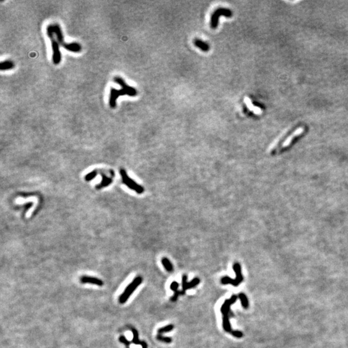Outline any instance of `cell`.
<instances>
[{
	"label": "cell",
	"mask_w": 348,
	"mask_h": 348,
	"mask_svg": "<svg viewBox=\"0 0 348 348\" xmlns=\"http://www.w3.org/2000/svg\"><path fill=\"white\" fill-rule=\"evenodd\" d=\"M233 269L236 275L235 279H232L230 277L227 276L222 277L221 280V282L222 284H230L234 286H237L242 282H243V276L241 273V266L239 263H235L233 266Z\"/></svg>",
	"instance_id": "5b68a950"
},
{
	"label": "cell",
	"mask_w": 348,
	"mask_h": 348,
	"mask_svg": "<svg viewBox=\"0 0 348 348\" xmlns=\"http://www.w3.org/2000/svg\"><path fill=\"white\" fill-rule=\"evenodd\" d=\"M114 81L116 83L121 86V90H116L114 88H111L110 98H109V105L112 108H114L116 106V101L121 95H127L131 97L136 96L137 94V91L132 86H128L125 83L124 80L119 76H115L114 78Z\"/></svg>",
	"instance_id": "6da1fadb"
},
{
	"label": "cell",
	"mask_w": 348,
	"mask_h": 348,
	"mask_svg": "<svg viewBox=\"0 0 348 348\" xmlns=\"http://www.w3.org/2000/svg\"><path fill=\"white\" fill-rule=\"evenodd\" d=\"M200 282V279L197 277L193 279L191 282H187V276L186 275H183L182 279V290L183 291H186L187 289H189L193 288L197 286Z\"/></svg>",
	"instance_id": "ba28073f"
},
{
	"label": "cell",
	"mask_w": 348,
	"mask_h": 348,
	"mask_svg": "<svg viewBox=\"0 0 348 348\" xmlns=\"http://www.w3.org/2000/svg\"><path fill=\"white\" fill-rule=\"evenodd\" d=\"M193 43L195 47L199 48V49H201L203 52H208L210 49V46L208 43L203 41L199 38H195L193 41Z\"/></svg>",
	"instance_id": "30bf717a"
},
{
	"label": "cell",
	"mask_w": 348,
	"mask_h": 348,
	"mask_svg": "<svg viewBox=\"0 0 348 348\" xmlns=\"http://www.w3.org/2000/svg\"><path fill=\"white\" fill-rule=\"evenodd\" d=\"M47 34L50 38L51 41V45H52V49L53 52L52 54V61L54 65H58L61 62V56L60 50V44L58 41L56 40V39L54 37V33L52 32L50 28L47 26Z\"/></svg>",
	"instance_id": "3957f363"
},
{
	"label": "cell",
	"mask_w": 348,
	"mask_h": 348,
	"mask_svg": "<svg viewBox=\"0 0 348 348\" xmlns=\"http://www.w3.org/2000/svg\"><path fill=\"white\" fill-rule=\"evenodd\" d=\"M157 339L159 341L164 342L165 343H171L172 342V338L170 337H163L161 334H157Z\"/></svg>",
	"instance_id": "ac0fdd59"
},
{
	"label": "cell",
	"mask_w": 348,
	"mask_h": 348,
	"mask_svg": "<svg viewBox=\"0 0 348 348\" xmlns=\"http://www.w3.org/2000/svg\"><path fill=\"white\" fill-rule=\"evenodd\" d=\"M230 333H231V334L232 335H233L234 337H237V338H241V337H243V333H242L241 331H234V330H232Z\"/></svg>",
	"instance_id": "44dd1931"
},
{
	"label": "cell",
	"mask_w": 348,
	"mask_h": 348,
	"mask_svg": "<svg viewBox=\"0 0 348 348\" xmlns=\"http://www.w3.org/2000/svg\"><path fill=\"white\" fill-rule=\"evenodd\" d=\"M178 287H179V284L177 282H176V281L172 282V283L170 285V289L174 292H176L177 291Z\"/></svg>",
	"instance_id": "7402d4cb"
},
{
	"label": "cell",
	"mask_w": 348,
	"mask_h": 348,
	"mask_svg": "<svg viewBox=\"0 0 348 348\" xmlns=\"http://www.w3.org/2000/svg\"><path fill=\"white\" fill-rule=\"evenodd\" d=\"M221 16L226 18H231L233 16V12L230 9L223 7L217 8L211 15L210 27L212 29H216L219 25V19Z\"/></svg>",
	"instance_id": "277c9868"
},
{
	"label": "cell",
	"mask_w": 348,
	"mask_h": 348,
	"mask_svg": "<svg viewBox=\"0 0 348 348\" xmlns=\"http://www.w3.org/2000/svg\"><path fill=\"white\" fill-rule=\"evenodd\" d=\"M304 128L303 127H301V128H298L297 130H295V132L292 135H290L289 137H288L286 141H285L282 144V148H286L287 147H288L289 145L290 144V143H292V140L293 139V138L296 137L298 135H301L303 132H304Z\"/></svg>",
	"instance_id": "8fae6325"
},
{
	"label": "cell",
	"mask_w": 348,
	"mask_h": 348,
	"mask_svg": "<svg viewBox=\"0 0 348 348\" xmlns=\"http://www.w3.org/2000/svg\"><path fill=\"white\" fill-rule=\"evenodd\" d=\"M14 67V63L11 60L3 61L0 64V69L1 70H8L12 69Z\"/></svg>",
	"instance_id": "4fadbf2b"
},
{
	"label": "cell",
	"mask_w": 348,
	"mask_h": 348,
	"mask_svg": "<svg viewBox=\"0 0 348 348\" xmlns=\"http://www.w3.org/2000/svg\"><path fill=\"white\" fill-rule=\"evenodd\" d=\"M120 173L122 177L123 182L124 185H127L130 189L135 191L136 193H139V194H141V193L144 192V190L143 187L141 186V185H138V184L137 182H135L132 179L129 177L124 170L121 169V170H120Z\"/></svg>",
	"instance_id": "52a82bcc"
},
{
	"label": "cell",
	"mask_w": 348,
	"mask_h": 348,
	"mask_svg": "<svg viewBox=\"0 0 348 348\" xmlns=\"http://www.w3.org/2000/svg\"><path fill=\"white\" fill-rule=\"evenodd\" d=\"M132 333H133V342L135 344H140L142 346L143 348H147V343L143 341H139V338H138V333L137 331V330H135V329H132Z\"/></svg>",
	"instance_id": "7c38bea8"
},
{
	"label": "cell",
	"mask_w": 348,
	"mask_h": 348,
	"mask_svg": "<svg viewBox=\"0 0 348 348\" xmlns=\"http://www.w3.org/2000/svg\"><path fill=\"white\" fill-rule=\"evenodd\" d=\"M173 325L172 324H170L167 326L165 327H163L162 328H160L159 330H158V334H162V333H167V332H170L173 329Z\"/></svg>",
	"instance_id": "e0dca14e"
},
{
	"label": "cell",
	"mask_w": 348,
	"mask_h": 348,
	"mask_svg": "<svg viewBox=\"0 0 348 348\" xmlns=\"http://www.w3.org/2000/svg\"><path fill=\"white\" fill-rule=\"evenodd\" d=\"M237 299V296L235 295H234L230 299L226 300L224 304H222V307L221 308V312L222 313V315H223V318H222V320H223V321H222V326H223L224 331L226 332L231 333L232 331L230 323L229 321V313L230 311V306L236 302Z\"/></svg>",
	"instance_id": "7a4b0ae2"
},
{
	"label": "cell",
	"mask_w": 348,
	"mask_h": 348,
	"mask_svg": "<svg viewBox=\"0 0 348 348\" xmlns=\"http://www.w3.org/2000/svg\"><path fill=\"white\" fill-rule=\"evenodd\" d=\"M143 281V279L141 277H137L135 279H134L133 281L130 283L128 286L126 288L123 294L119 297V301L121 304H124L126 302L128 301L129 297L131 296L132 293L135 291L136 288L141 284Z\"/></svg>",
	"instance_id": "8992f818"
},
{
	"label": "cell",
	"mask_w": 348,
	"mask_h": 348,
	"mask_svg": "<svg viewBox=\"0 0 348 348\" xmlns=\"http://www.w3.org/2000/svg\"><path fill=\"white\" fill-rule=\"evenodd\" d=\"M80 281L81 283H83V284L90 283L92 284L97 285V286H103V282L102 281V280H100L99 279H98L96 277H93L83 276V277H81Z\"/></svg>",
	"instance_id": "9c48e42d"
},
{
	"label": "cell",
	"mask_w": 348,
	"mask_h": 348,
	"mask_svg": "<svg viewBox=\"0 0 348 348\" xmlns=\"http://www.w3.org/2000/svg\"><path fill=\"white\" fill-rule=\"evenodd\" d=\"M96 176H97V172L96 171L91 172L87 174V175L85 176V180L86 181H90L92 179H94Z\"/></svg>",
	"instance_id": "d6986e66"
},
{
	"label": "cell",
	"mask_w": 348,
	"mask_h": 348,
	"mask_svg": "<svg viewBox=\"0 0 348 348\" xmlns=\"http://www.w3.org/2000/svg\"><path fill=\"white\" fill-rule=\"evenodd\" d=\"M161 262H162V264H163V265L164 268L166 269V271H168V272H172L173 269V265H172V264L171 263L170 261L169 260V259H168L167 258L164 257V258H163V259H162Z\"/></svg>",
	"instance_id": "2e32d148"
},
{
	"label": "cell",
	"mask_w": 348,
	"mask_h": 348,
	"mask_svg": "<svg viewBox=\"0 0 348 348\" xmlns=\"http://www.w3.org/2000/svg\"><path fill=\"white\" fill-rule=\"evenodd\" d=\"M185 293V292L183 291V290L182 291H177L176 292H175V293H174V295L171 298V301L173 302L176 301L179 296L181 295H184Z\"/></svg>",
	"instance_id": "ffe728a7"
},
{
	"label": "cell",
	"mask_w": 348,
	"mask_h": 348,
	"mask_svg": "<svg viewBox=\"0 0 348 348\" xmlns=\"http://www.w3.org/2000/svg\"><path fill=\"white\" fill-rule=\"evenodd\" d=\"M239 298L241 302V305L244 309H248L249 308V301L246 295L243 293H240L239 295Z\"/></svg>",
	"instance_id": "9a60e30c"
},
{
	"label": "cell",
	"mask_w": 348,
	"mask_h": 348,
	"mask_svg": "<svg viewBox=\"0 0 348 348\" xmlns=\"http://www.w3.org/2000/svg\"><path fill=\"white\" fill-rule=\"evenodd\" d=\"M112 181L111 179L110 178H109L108 177L106 176L104 174L102 175V181L99 184V186L98 185L97 186V188H98V189H101V188H102L103 187H106L108 186L109 185H110L111 183H112Z\"/></svg>",
	"instance_id": "5bb4252c"
}]
</instances>
